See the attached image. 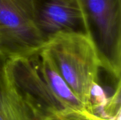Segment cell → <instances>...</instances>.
<instances>
[{
  "label": "cell",
  "instance_id": "6",
  "mask_svg": "<svg viewBox=\"0 0 121 120\" xmlns=\"http://www.w3.org/2000/svg\"><path fill=\"white\" fill-rule=\"evenodd\" d=\"M34 59L37 60L38 65L35 66L40 76L66 108L88 112L85 105L60 75L53 62L44 50H42Z\"/></svg>",
  "mask_w": 121,
  "mask_h": 120
},
{
  "label": "cell",
  "instance_id": "2",
  "mask_svg": "<svg viewBox=\"0 0 121 120\" xmlns=\"http://www.w3.org/2000/svg\"><path fill=\"white\" fill-rule=\"evenodd\" d=\"M88 36L96 50L101 69L114 79L121 74V1L80 0Z\"/></svg>",
  "mask_w": 121,
  "mask_h": 120
},
{
  "label": "cell",
  "instance_id": "8",
  "mask_svg": "<svg viewBox=\"0 0 121 120\" xmlns=\"http://www.w3.org/2000/svg\"><path fill=\"white\" fill-rule=\"evenodd\" d=\"M115 117L110 120H104L86 111L67 110L55 113L44 120H115Z\"/></svg>",
  "mask_w": 121,
  "mask_h": 120
},
{
  "label": "cell",
  "instance_id": "7",
  "mask_svg": "<svg viewBox=\"0 0 121 120\" xmlns=\"http://www.w3.org/2000/svg\"><path fill=\"white\" fill-rule=\"evenodd\" d=\"M6 59L0 54V120H36L6 72Z\"/></svg>",
  "mask_w": 121,
  "mask_h": 120
},
{
  "label": "cell",
  "instance_id": "4",
  "mask_svg": "<svg viewBox=\"0 0 121 120\" xmlns=\"http://www.w3.org/2000/svg\"><path fill=\"white\" fill-rule=\"evenodd\" d=\"M6 70L16 89L36 120L67 110L40 76L32 59L26 57L7 59Z\"/></svg>",
  "mask_w": 121,
  "mask_h": 120
},
{
  "label": "cell",
  "instance_id": "1",
  "mask_svg": "<svg viewBox=\"0 0 121 120\" xmlns=\"http://www.w3.org/2000/svg\"><path fill=\"white\" fill-rule=\"evenodd\" d=\"M44 50L74 93L91 114L90 90L98 81L101 69L94 45L88 35L60 33L45 44Z\"/></svg>",
  "mask_w": 121,
  "mask_h": 120
},
{
  "label": "cell",
  "instance_id": "3",
  "mask_svg": "<svg viewBox=\"0 0 121 120\" xmlns=\"http://www.w3.org/2000/svg\"><path fill=\"white\" fill-rule=\"evenodd\" d=\"M34 20L33 0H0V54L34 59L45 45Z\"/></svg>",
  "mask_w": 121,
  "mask_h": 120
},
{
  "label": "cell",
  "instance_id": "5",
  "mask_svg": "<svg viewBox=\"0 0 121 120\" xmlns=\"http://www.w3.org/2000/svg\"><path fill=\"white\" fill-rule=\"evenodd\" d=\"M35 25L45 43L60 33L88 35L80 0H33Z\"/></svg>",
  "mask_w": 121,
  "mask_h": 120
},
{
  "label": "cell",
  "instance_id": "9",
  "mask_svg": "<svg viewBox=\"0 0 121 120\" xmlns=\"http://www.w3.org/2000/svg\"><path fill=\"white\" fill-rule=\"evenodd\" d=\"M115 120H121V112H119V113L115 117Z\"/></svg>",
  "mask_w": 121,
  "mask_h": 120
}]
</instances>
